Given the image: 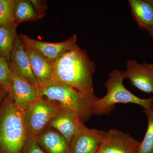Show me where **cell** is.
I'll use <instances>...</instances> for the list:
<instances>
[{"instance_id": "obj_1", "label": "cell", "mask_w": 153, "mask_h": 153, "mask_svg": "<svg viewBox=\"0 0 153 153\" xmlns=\"http://www.w3.org/2000/svg\"><path fill=\"white\" fill-rule=\"evenodd\" d=\"M53 80L82 92L94 94L93 76L96 64L77 44L52 62Z\"/></svg>"}, {"instance_id": "obj_2", "label": "cell", "mask_w": 153, "mask_h": 153, "mask_svg": "<svg viewBox=\"0 0 153 153\" xmlns=\"http://www.w3.org/2000/svg\"><path fill=\"white\" fill-rule=\"evenodd\" d=\"M28 137L24 111L8 94L0 107V153H22Z\"/></svg>"}, {"instance_id": "obj_3", "label": "cell", "mask_w": 153, "mask_h": 153, "mask_svg": "<svg viewBox=\"0 0 153 153\" xmlns=\"http://www.w3.org/2000/svg\"><path fill=\"white\" fill-rule=\"evenodd\" d=\"M38 94L39 97L54 102L60 108L76 113L83 123L94 115V105L98 99L94 94L79 91L54 80L40 89Z\"/></svg>"}, {"instance_id": "obj_4", "label": "cell", "mask_w": 153, "mask_h": 153, "mask_svg": "<svg viewBox=\"0 0 153 153\" xmlns=\"http://www.w3.org/2000/svg\"><path fill=\"white\" fill-rule=\"evenodd\" d=\"M125 79L123 71L120 69L116 68L110 72L105 83L107 93L96 102L94 114L109 115L117 103H133L140 105L144 109L153 108V97L144 99L134 95L125 87Z\"/></svg>"}, {"instance_id": "obj_5", "label": "cell", "mask_w": 153, "mask_h": 153, "mask_svg": "<svg viewBox=\"0 0 153 153\" xmlns=\"http://www.w3.org/2000/svg\"><path fill=\"white\" fill-rule=\"evenodd\" d=\"M60 108L54 102L39 97L24 111L28 137H36L56 116Z\"/></svg>"}, {"instance_id": "obj_6", "label": "cell", "mask_w": 153, "mask_h": 153, "mask_svg": "<svg viewBox=\"0 0 153 153\" xmlns=\"http://www.w3.org/2000/svg\"><path fill=\"white\" fill-rule=\"evenodd\" d=\"M11 81L8 94L15 103L25 111L39 98L34 85L10 66Z\"/></svg>"}, {"instance_id": "obj_7", "label": "cell", "mask_w": 153, "mask_h": 153, "mask_svg": "<svg viewBox=\"0 0 153 153\" xmlns=\"http://www.w3.org/2000/svg\"><path fill=\"white\" fill-rule=\"evenodd\" d=\"M141 142L117 129L106 131L99 151L100 153H137Z\"/></svg>"}, {"instance_id": "obj_8", "label": "cell", "mask_w": 153, "mask_h": 153, "mask_svg": "<svg viewBox=\"0 0 153 153\" xmlns=\"http://www.w3.org/2000/svg\"><path fill=\"white\" fill-rule=\"evenodd\" d=\"M105 133L83 125L69 143V153H96L103 142Z\"/></svg>"}, {"instance_id": "obj_9", "label": "cell", "mask_w": 153, "mask_h": 153, "mask_svg": "<svg viewBox=\"0 0 153 153\" xmlns=\"http://www.w3.org/2000/svg\"><path fill=\"white\" fill-rule=\"evenodd\" d=\"M19 36L25 44L36 50L52 63L71 49L77 42L76 34L72 35L65 41L56 43L38 41L24 34H20Z\"/></svg>"}, {"instance_id": "obj_10", "label": "cell", "mask_w": 153, "mask_h": 153, "mask_svg": "<svg viewBox=\"0 0 153 153\" xmlns=\"http://www.w3.org/2000/svg\"><path fill=\"white\" fill-rule=\"evenodd\" d=\"M123 72L125 78L129 79L135 87L145 93H153V64L128 60Z\"/></svg>"}, {"instance_id": "obj_11", "label": "cell", "mask_w": 153, "mask_h": 153, "mask_svg": "<svg viewBox=\"0 0 153 153\" xmlns=\"http://www.w3.org/2000/svg\"><path fill=\"white\" fill-rule=\"evenodd\" d=\"M9 66L33 84L38 93L39 85L32 71L25 44L19 35L17 36L11 52Z\"/></svg>"}, {"instance_id": "obj_12", "label": "cell", "mask_w": 153, "mask_h": 153, "mask_svg": "<svg viewBox=\"0 0 153 153\" xmlns=\"http://www.w3.org/2000/svg\"><path fill=\"white\" fill-rule=\"evenodd\" d=\"M84 124L76 113L60 108L58 113L50 122L48 127L55 128L67 140L68 143Z\"/></svg>"}, {"instance_id": "obj_13", "label": "cell", "mask_w": 153, "mask_h": 153, "mask_svg": "<svg viewBox=\"0 0 153 153\" xmlns=\"http://www.w3.org/2000/svg\"><path fill=\"white\" fill-rule=\"evenodd\" d=\"M25 45L31 69L40 90L53 80L52 63L28 45Z\"/></svg>"}, {"instance_id": "obj_14", "label": "cell", "mask_w": 153, "mask_h": 153, "mask_svg": "<svg viewBox=\"0 0 153 153\" xmlns=\"http://www.w3.org/2000/svg\"><path fill=\"white\" fill-rule=\"evenodd\" d=\"M35 137L46 153H69V143L55 128L47 127Z\"/></svg>"}, {"instance_id": "obj_15", "label": "cell", "mask_w": 153, "mask_h": 153, "mask_svg": "<svg viewBox=\"0 0 153 153\" xmlns=\"http://www.w3.org/2000/svg\"><path fill=\"white\" fill-rule=\"evenodd\" d=\"M133 17L139 27L148 31L153 28V0H128Z\"/></svg>"}, {"instance_id": "obj_16", "label": "cell", "mask_w": 153, "mask_h": 153, "mask_svg": "<svg viewBox=\"0 0 153 153\" xmlns=\"http://www.w3.org/2000/svg\"><path fill=\"white\" fill-rule=\"evenodd\" d=\"M39 20L30 0H14L13 11V23L15 26L22 22Z\"/></svg>"}, {"instance_id": "obj_17", "label": "cell", "mask_w": 153, "mask_h": 153, "mask_svg": "<svg viewBox=\"0 0 153 153\" xmlns=\"http://www.w3.org/2000/svg\"><path fill=\"white\" fill-rule=\"evenodd\" d=\"M13 23L0 27V55L10 63L11 52L18 36Z\"/></svg>"}, {"instance_id": "obj_18", "label": "cell", "mask_w": 153, "mask_h": 153, "mask_svg": "<svg viewBox=\"0 0 153 153\" xmlns=\"http://www.w3.org/2000/svg\"><path fill=\"white\" fill-rule=\"evenodd\" d=\"M148 121L146 131L141 142L137 153H152L153 152V109H144Z\"/></svg>"}, {"instance_id": "obj_19", "label": "cell", "mask_w": 153, "mask_h": 153, "mask_svg": "<svg viewBox=\"0 0 153 153\" xmlns=\"http://www.w3.org/2000/svg\"><path fill=\"white\" fill-rule=\"evenodd\" d=\"M14 0H0V27L13 23Z\"/></svg>"}, {"instance_id": "obj_20", "label": "cell", "mask_w": 153, "mask_h": 153, "mask_svg": "<svg viewBox=\"0 0 153 153\" xmlns=\"http://www.w3.org/2000/svg\"><path fill=\"white\" fill-rule=\"evenodd\" d=\"M11 81V71L9 63L0 55V86L8 93Z\"/></svg>"}, {"instance_id": "obj_21", "label": "cell", "mask_w": 153, "mask_h": 153, "mask_svg": "<svg viewBox=\"0 0 153 153\" xmlns=\"http://www.w3.org/2000/svg\"><path fill=\"white\" fill-rule=\"evenodd\" d=\"M22 153H46L38 145L35 137H28Z\"/></svg>"}, {"instance_id": "obj_22", "label": "cell", "mask_w": 153, "mask_h": 153, "mask_svg": "<svg viewBox=\"0 0 153 153\" xmlns=\"http://www.w3.org/2000/svg\"><path fill=\"white\" fill-rule=\"evenodd\" d=\"M38 14L39 19L45 16L47 10V2L43 0H30Z\"/></svg>"}, {"instance_id": "obj_23", "label": "cell", "mask_w": 153, "mask_h": 153, "mask_svg": "<svg viewBox=\"0 0 153 153\" xmlns=\"http://www.w3.org/2000/svg\"><path fill=\"white\" fill-rule=\"evenodd\" d=\"M8 93L7 91L0 86V107L7 95Z\"/></svg>"}, {"instance_id": "obj_24", "label": "cell", "mask_w": 153, "mask_h": 153, "mask_svg": "<svg viewBox=\"0 0 153 153\" xmlns=\"http://www.w3.org/2000/svg\"><path fill=\"white\" fill-rule=\"evenodd\" d=\"M147 31L149 34V35H150L151 37L152 38L153 40V28L148 30Z\"/></svg>"}, {"instance_id": "obj_25", "label": "cell", "mask_w": 153, "mask_h": 153, "mask_svg": "<svg viewBox=\"0 0 153 153\" xmlns=\"http://www.w3.org/2000/svg\"><path fill=\"white\" fill-rule=\"evenodd\" d=\"M96 153H100V152L99 151V150H98V151H97V152H96Z\"/></svg>"}, {"instance_id": "obj_26", "label": "cell", "mask_w": 153, "mask_h": 153, "mask_svg": "<svg viewBox=\"0 0 153 153\" xmlns=\"http://www.w3.org/2000/svg\"><path fill=\"white\" fill-rule=\"evenodd\" d=\"M152 153H153V152H152Z\"/></svg>"}, {"instance_id": "obj_27", "label": "cell", "mask_w": 153, "mask_h": 153, "mask_svg": "<svg viewBox=\"0 0 153 153\" xmlns=\"http://www.w3.org/2000/svg\"></svg>"}]
</instances>
